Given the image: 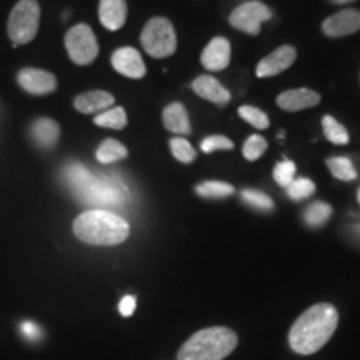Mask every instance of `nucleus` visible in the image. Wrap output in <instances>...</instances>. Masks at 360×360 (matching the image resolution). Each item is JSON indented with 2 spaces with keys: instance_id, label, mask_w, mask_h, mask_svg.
Segmentation results:
<instances>
[{
  "instance_id": "7c9ffc66",
  "label": "nucleus",
  "mask_w": 360,
  "mask_h": 360,
  "mask_svg": "<svg viewBox=\"0 0 360 360\" xmlns=\"http://www.w3.org/2000/svg\"><path fill=\"white\" fill-rule=\"evenodd\" d=\"M295 164L292 160H282L274 167V180L277 186L287 187L295 179Z\"/></svg>"
},
{
  "instance_id": "c85d7f7f",
  "label": "nucleus",
  "mask_w": 360,
  "mask_h": 360,
  "mask_svg": "<svg viewBox=\"0 0 360 360\" xmlns=\"http://www.w3.org/2000/svg\"><path fill=\"white\" fill-rule=\"evenodd\" d=\"M267 150V141L262 137V135H250L249 139H247L244 147H242V154L247 160L254 162L260 159V157L264 155V152Z\"/></svg>"
},
{
  "instance_id": "412c9836",
  "label": "nucleus",
  "mask_w": 360,
  "mask_h": 360,
  "mask_svg": "<svg viewBox=\"0 0 360 360\" xmlns=\"http://www.w3.org/2000/svg\"><path fill=\"white\" fill-rule=\"evenodd\" d=\"M195 192L202 199H227L233 193V187L220 180H207L195 187Z\"/></svg>"
},
{
  "instance_id": "4468645a",
  "label": "nucleus",
  "mask_w": 360,
  "mask_h": 360,
  "mask_svg": "<svg viewBox=\"0 0 360 360\" xmlns=\"http://www.w3.org/2000/svg\"><path fill=\"white\" fill-rule=\"evenodd\" d=\"M321 102V96L310 89H292L282 92L277 97V105L282 110L287 112H299L304 109H310V107L319 105Z\"/></svg>"
},
{
  "instance_id": "9b49d317",
  "label": "nucleus",
  "mask_w": 360,
  "mask_h": 360,
  "mask_svg": "<svg viewBox=\"0 0 360 360\" xmlns=\"http://www.w3.org/2000/svg\"><path fill=\"white\" fill-rule=\"evenodd\" d=\"M297 58V52L294 47L290 45H282L269 53L267 57H264L262 60L259 62L257 67H255V74L257 77L265 79V77H276V75L282 74L283 70H287L289 67L294 64Z\"/></svg>"
},
{
  "instance_id": "473e14b6",
  "label": "nucleus",
  "mask_w": 360,
  "mask_h": 360,
  "mask_svg": "<svg viewBox=\"0 0 360 360\" xmlns=\"http://www.w3.org/2000/svg\"><path fill=\"white\" fill-rule=\"evenodd\" d=\"M135 305H137V302H135V297L134 295H125L119 304L120 314H122L124 317H130V315L134 314Z\"/></svg>"
},
{
  "instance_id": "4be33fe9",
  "label": "nucleus",
  "mask_w": 360,
  "mask_h": 360,
  "mask_svg": "<svg viewBox=\"0 0 360 360\" xmlns=\"http://www.w3.org/2000/svg\"><path fill=\"white\" fill-rule=\"evenodd\" d=\"M94 124L103 129H112V130H120L127 125V114L122 107H110L102 114L96 115Z\"/></svg>"
},
{
  "instance_id": "aec40b11",
  "label": "nucleus",
  "mask_w": 360,
  "mask_h": 360,
  "mask_svg": "<svg viewBox=\"0 0 360 360\" xmlns=\"http://www.w3.org/2000/svg\"><path fill=\"white\" fill-rule=\"evenodd\" d=\"M127 155H129L127 147H125L124 143H120L119 141H115V139H107V141H103L96 152L97 160L105 165L124 160Z\"/></svg>"
},
{
  "instance_id": "a878e982",
  "label": "nucleus",
  "mask_w": 360,
  "mask_h": 360,
  "mask_svg": "<svg viewBox=\"0 0 360 360\" xmlns=\"http://www.w3.org/2000/svg\"><path fill=\"white\" fill-rule=\"evenodd\" d=\"M242 200L252 209L260 210V212H270L274 209V202L264 192L254 191V188H245L242 191Z\"/></svg>"
},
{
  "instance_id": "20e7f679",
  "label": "nucleus",
  "mask_w": 360,
  "mask_h": 360,
  "mask_svg": "<svg viewBox=\"0 0 360 360\" xmlns=\"http://www.w3.org/2000/svg\"><path fill=\"white\" fill-rule=\"evenodd\" d=\"M238 344V337L232 328H202L186 340L177 354L179 360H224Z\"/></svg>"
},
{
  "instance_id": "e433bc0d",
  "label": "nucleus",
  "mask_w": 360,
  "mask_h": 360,
  "mask_svg": "<svg viewBox=\"0 0 360 360\" xmlns=\"http://www.w3.org/2000/svg\"><path fill=\"white\" fill-rule=\"evenodd\" d=\"M357 200H359V204H360V188H359V192H357Z\"/></svg>"
},
{
  "instance_id": "393cba45",
  "label": "nucleus",
  "mask_w": 360,
  "mask_h": 360,
  "mask_svg": "<svg viewBox=\"0 0 360 360\" xmlns=\"http://www.w3.org/2000/svg\"><path fill=\"white\" fill-rule=\"evenodd\" d=\"M327 167L335 179L344 180V182L357 179V170H355L352 160L347 157H332L327 160Z\"/></svg>"
},
{
  "instance_id": "6ab92c4d",
  "label": "nucleus",
  "mask_w": 360,
  "mask_h": 360,
  "mask_svg": "<svg viewBox=\"0 0 360 360\" xmlns=\"http://www.w3.org/2000/svg\"><path fill=\"white\" fill-rule=\"evenodd\" d=\"M162 122H164L169 132L177 135H188L192 130L186 107L180 102H172L165 107L164 112H162Z\"/></svg>"
},
{
  "instance_id": "39448f33",
  "label": "nucleus",
  "mask_w": 360,
  "mask_h": 360,
  "mask_svg": "<svg viewBox=\"0 0 360 360\" xmlns=\"http://www.w3.org/2000/svg\"><path fill=\"white\" fill-rule=\"evenodd\" d=\"M40 25V6L37 0H19L12 8L7 22L8 39L17 49L35 39Z\"/></svg>"
},
{
  "instance_id": "cd10ccee",
  "label": "nucleus",
  "mask_w": 360,
  "mask_h": 360,
  "mask_svg": "<svg viewBox=\"0 0 360 360\" xmlns=\"http://www.w3.org/2000/svg\"><path fill=\"white\" fill-rule=\"evenodd\" d=\"M170 150H172L174 159L182 162V164H191L197 157L195 148L191 146V142L182 137H174L170 141Z\"/></svg>"
},
{
  "instance_id": "423d86ee",
  "label": "nucleus",
  "mask_w": 360,
  "mask_h": 360,
  "mask_svg": "<svg viewBox=\"0 0 360 360\" xmlns=\"http://www.w3.org/2000/svg\"><path fill=\"white\" fill-rule=\"evenodd\" d=\"M141 44L143 51L155 58L172 56L177 49V34L172 22L165 17H154L148 20L142 29Z\"/></svg>"
},
{
  "instance_id": "ddd939ff",
  "label": "nucleus",
  "mask_w": 360,
  "mask_h": 360,
  "mask_svg": "<svg viewBox=\"0 0 360 360\" xmlns=\"http://www.w3.org/2000/svg\"><path fill=\"white\" fill-rule=\"evenodd\" d=\"M231 42L225 37H215L207 44V47L204 49V52H202L200 56V62L207 70L220 72L231 64Z\"/></svg>"
},
{
  "instance_id": "1a4fd4ad",
  "label": "nucleus",
  "mask_w": 360,
  "mask_h": 360,
  "mask_svg": "<svg viewBox=\"0 0 360 360\" xmlns=\"http://www.w3.org/2000/svg\"><path fill=\"white\" fill-rule=\"evenodd\" d=\"M17 82L22 90L32 96H47L57 90L56 75L42 69H32V67L22 69L17 74Z\"/></svg>"
},
{
  "instance_id": "2eb2a0df",
  "label": "nucleus",
  "mask_w": 360,
  "mask_h": 360,
  "mask_svg": "<svg viewBox=\"0 0 360 360\" xmlns=\"http://www.w3.org/2000/svg\"><path fill=\"white\" fill-rule=\"evenodd\" d=\"M98 19H101V24L112 32L122 29L127 22V2L125 0H101Z\"/></svg>"
},
{
  "instance_id": "f3484780",
  "label": "nucleus",
  "mask_w": 360,
  "mask_h": 360,
  "mask_svg": "<svg viewBox=\"0 0 360 360\" xmlns=\"http://www.w3.org/2000/svg\"><path fill=\"white\" fill-rule=\"evenodd\" d=\"M192 89L197 96L212 103H217V105H225V103L231 101V92L217 79L210 77V75L197 77L192 82Z\"/></svg>"
},
{
  "instance_id": "f8f14e48",
  "label": "nucleus",
  "mask_w": 360,
  "mask_h": 360,
  "mask_svg": "<svg viewBox=\"0 0 360 360\" xmlns=\"http://www.w3.org/2000/svg\"><path fill=\"white\" fill-rule=\"evenodd\" d=\"M112 67L120 75L129 79H142L146 75V64H143L141 52L134 47H120L112 53Z\"/></svg>"
},
{
  "instance_id": "2f4dec72",
  "label": "nucleus",
  "mask_w": 360,
  "mask_h": 360,
  "mask_svg": "<svg viewBox=\"0 0 360 360\" xmlns=\"http://www.w3.org/2000/svg\"><path fill=\"white\" fill-rule=\"evenodd\" d=\"M200 148L204 154H212L215 150H232L233 142L224 135H210L200 142Z\"/></svg>"
},
{
  "instance_id": "f03ea898",
  "label": "nucleus",
  "mask_w": 360,
  "mask_h": 360,
  "mask_svg": "<svg viewBox=\"0 0 360 360\" xmlns=\"http://www.w3.org/2000/svg\"><path fill=\"white\" fill-rule=\"evenodd\" d=\"M65 182L80 200L89 205L120 207L129 199V191L120 180L98 177L80 164H70L64 170Z\"/></svg>"
},
{
  "instance_id": "0eeeda50",
  "label": "nucleus",
  "mask_w": 360,
  "mask_h": 360,
  "mask_svg": "<svg viewBox=\"0 0 360 360\" xmlns=\"http://www.w3.org/2000/svg\"><path fill=\"white\" fill-rule=\"evenodd\" d=\"M65 49L70 60L77 65H89L98 56L96 34L87 24L74 25L65 34Z\"/></svg>"
},
{
  "instance_id": "5701e85b",
  "label": "nucleus",
  "mask_w": 360,
  "mask_h": 360,
  "mask_svg": "<svg viewBox=\"0 0 360 360\" xmlns=\"http://www.w3.org/2000/svg\"><path fill=\"white\" fill-rule=\"evenodd\" d=\"M332 215V207L326 204V202H312L304 212V222L309 225V227H322V225L327 224V220L330 219Z\"/></svg>"
},
{
  "instance_id": "c9c22d12",
  "label": "nucleus",
  "mask_w": 360,
  "mask_h": 360,
  "mask_svg": "<svg viewBox=\"0 0 360 360\" xmlns=\"http://www.w3.org/2000/svg\"><path fill=\"white\" fill-rule=\"evenodd\" d=\"M328 2L335 4V6H345V4H352L355 0H328Z\"/></svg>"
},
{
  "instance_id": "6e6552de",
  "label": "nucleus",
  "mask_w": 360,
  "mask_h": 360,
  "mask_svg": "<svg viewBox=\"0 0 360 360\" xmlns=\"http://www.w3.org/2000/svg\"><path fill=\"white\" fill-rule=\"evenodd\" d=\"M272 19V11L260 0H249V2L240 4L229 15V24L233 29L249 35H259L264 22Z\"/></svg>"
},
{
  "instance_id": "c756f323",
  "label": "nucleus",
  "mask_w": 360,
  "mask_h": 360,
  "mask_svg": "<svg viewBox=\"0 0 360 360\" xmlns=\"http://www.w3.org/2000/svg\"><path fill=\"white\" fill-rule=\"evenodd\" d=\"M238 115L242 117V119L245 120V122H249L250 125H254L255 129H267L269 127V117L265 112H262L257 107H252V105H242L240 109H238Z\"/></svg>"
},
{
  "instance_id": "bb28decb",
  "label": "nucleus",
  "mask_w": 360,
  "mask_h": 360,
  "mask_svg": "<svg viewBox=\"0 0 360 360\" xmlns=\"http://www.w3.org/2000/svg\"><path fill=\"white\" fill-rule=\"evenodd\" d=\"M285 191H287V195H289L292 200H304V199H309L310 195H314L315 184L310 179H305V177L294 179L289 186L285 187Z\"/></svg>"
},
{
  "instance_id": "b1692460",
  "label": "nucleus",
  "mask_w": 360,
  "mask_h": 360,
  "mask_svg": "<svg viewBox=\"0 0 360 360\" xmlns=\"http://www.w3.org/2000/svg\"><path fill=\"white\" fill-rule=\"evenodd\" d=\"M322 129L328 142L335 143V146H345V143H349L350 137H349L347 129H345L344 125H342L337 119H334L332 115L323 117Z\"/></svg>"
},
{
  "instance_id": "f704fd0d",
  "label": "nucleus",
  "mask_w": 360,
  "mask_h": 360,
  "mask_svg": "<svg viewBox=\"0 0 360 360\" xmlns=\"http://www.w3.org/2000/svg\"><path fill=\"white\" fill-rule=\"evenodd\" d=\"M24 332H25V335H29V337H37L39 335V328L35 327L32 322L24 323Z\"/></svg>"
},
{
  "instance_id": "f257e3e1",
  "label": "nucleus",
  "mask_w": 360,
  "mask_h": 360,
  "mask_svg": "<svg viewBox=\"0 0 360 360\" xmlns=\"http://www.w3.org/2000/svg\"><path fill=\"white\" fill-rule=\"evenodd\" d=\"M339 326V312L332 304L321 302L309 307L294 322L289 344L294 352L310 355L319 352L332 339Z\"/></svg>"
},
{
  "instance_id": "9d476101",
  "label": "nucleus",
  "mask_w": 360,
  "mask_h": 360,
  "mask_svg": "<svg viewBox=\"0 0 360 360\" xmlns=\"http://www.w3.org/2000/svg\"><path fill=\"white\" fill-rule=\"evenodd\" d=\"M323 34L332 39L345 37L360 30V11L357 8H344V11L327 17L322 22Z\"/></svg>"
},
{
  "instance_id": "7ed1b4c3",
  "label": "nucleus",
  "mask_w": 360,
  "mask_h": 360,
  "mask_svg": "<svg viewBox=\"0 0 360 360\" xmlns=\"http://www.w3.org/2000/svg\"><path fill=\"white\" fill-rule=\"evenodd\" d=\"M72 231L85 244L112 247L127 240L130 227L127 220L110 210L90 209L74 220Z\"/></svg>"
},
{
  "instance_id": "72a5a7b5",
  "label": "nucleus",
  "mask_w": 360,
  "mask_h": 360,
  "mask_svg": "<svg viewBox=\"0 0 360 360\" xmlns=\"http://www.w3.org/2000/svg\"><path fill=\"white\" fill-rule=\"evenodd\" d=\"M347 232L355 244L360 245V217H357V220H354L352 224H349Z\"/></svg>"
},
{
  "instance_id": "dca6fc26",
  "label": "nucleus",
  "mask_w": 360,
  "mask_h": 360,
  "mask_svg": "<svg viewBox=\"0 0 360 360\" xmlns=\"http://www.w3.org/2000/svg\"><path fill=\"white\" fill-rule=\"evenodd\" d=\"M115 98L112 94L105 90H92V92H85L82 96L75 97L74 107L80 114H102L107 109L114 105Z\"/></svg>"
},
{
  "instance_id": "a211bd4d",
  "label": "nucleus",
  "mask_w": 360,
  "mask_h": 360,
  "mask_svg": "<svg viewBox=\"0 0 360 360\" xmlns=\"http://www.w3.org/2000/svg\"><path fill=\"white\" fill-rule=\"evenodd\" d=\"M30 137L40 148H52L60 137V125L49 117H40L30 125Z\"/></svg>"
}]
</instances>
